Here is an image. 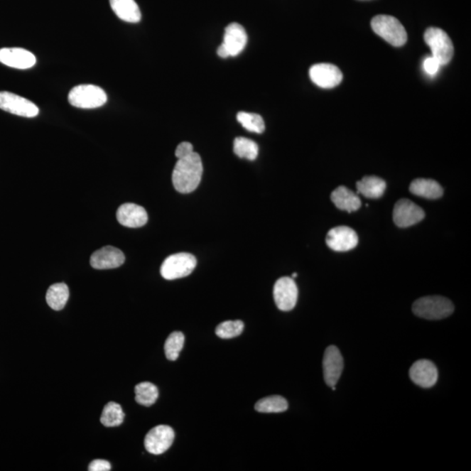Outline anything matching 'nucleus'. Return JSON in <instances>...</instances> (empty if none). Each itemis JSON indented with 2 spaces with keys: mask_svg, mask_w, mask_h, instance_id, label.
Returning a JSON list of instances; mask_svg holds the SVG:
<instances>
[{
  "mask_svg": "<svg viewBox=\"0 0 471 471\" xmlns=\"http://www.w3.org/2000/svg\"><path fill=\"white\" fill-rule=\"evenodd\" d=\"M0 109L15 116L33 118L40 113V109L33 102L10 92H0Z\"/></svg>",
  "mask_w": 471,
  "mask_h": 471,
  "instance_id": "8",
  "label": "nucleus"
},
{
  "mask_svg": "<svg viewBox=\"0 0 471 471\" xmlns=\"http://www.w3.org/2000/svg\"><path fill=\"white\" fill-rule=\"evenodd\" d=\"M424 40L431 48L432 55L441 66L450 63L454 55V45L450 38L443 30L430 28L424 33Z\"/></svg>",
  "mask_w": 471,
  "mask_h": 471,
  "instance_id": "5",
  "label": "nucleus"
},
{
  "mask_svg": "<svg viewBox=\"0 0 471 471\" xmlns=\"http://www.w3.org/2000/svg\"><path fill=\"white\" fill-rule=\"evenodd\" d=\"M244 323L241 320H227L217 325L216 335L222 339H232L242 334Z\"/></svg>",
  "mask_w": 471,
  "mask_h": 471,
  "instance_id": "30",
  "label": "nucleus"
},
{
  "mask_svg": "<svg viewBox=\"0 0 471 471\" xmlns=\"http://www.w3.org/2000/svg\"><path fill=\"white\" fill-rule=\"evenodd\" d=\"M371 26L377 36L394 47H401L407 42V32L396 18L389 15H378L371 21Z\"/></svg>",
  "mask_w": 471,
  "mask_h": 471,
  "instance_id": "3",
  "label": "nucleus"
},
{
  "mask_svg": "<svg viewBox=\"0 0 471 471\" xmlns=\"http://www.w3.org/2000/svg\"><path fill=\"white\" fill-rule=\"evenodd\" d=\"M111 470V465L108 461L101 460H94L92 462L89 467L90 471H109Z\"/></svg>",
  "mask_w": 471,
  "mask_h": 471,
  "instance_id": "33",
  "label": "nucleus"
},
{
  "mask_svg": "<svg viewBox=\"0 0 471 471\" xmlns=\"http://www.w3.org/2000/svg\"><path fill=\"white\" fill-rule=\"evenodd\" d=\"M298 287L293 278L283 277L275 283L274 301L278 308L281 311L288 312L295 308L298 301Z\"/></svg>",
  "mask_w": 471,
  "mask_h": 471,
  "instance_id": "10",
  "label": "nucleus"
},
{
  "mask_svg": "<svg viewBox=\"0 0 471 471\" xmlns=\"http://www.w3.org/2000/svg\"><path fill=\"white\" fill-rule=\"evenodd\" d=\"M288 408V403L284 397L271 396L263 398L255 405V409L259 413H282Z\"/></svg>",
  "mask_w": 471,
  "mask_h": 471,
  "instance_id": "25",
  "label": "nucleus"
},
{
  "mask_svg": "<svg viewBox=\"0 0 471 471\" xmlns=\"http://www.w3.org/2000/svg\"><path fill=\"white\" fill-rule=\"evenodd\" d=\"M413 312L423 319L443 320L454 312V305L449 298L442 296H427L419 298L413 304Z\"/></svg>",
  "mask_w": 471,
  "mask_h": 471,
  "instance_id": "2",
  "label": "nucleus"
},
{
  "mask_svg": "<svg viewBox=\"0 0 471 471\" xmlns=\"http://www.w3.org/2000/svg\"><path fill=\"white\" fill-rule=\"evenodd\" d=\"M108 97L101 87L84 84L76 86L68 94V102L75 108L83 109H97L105 104Z\"/></svg>",
  "mask_w": 471,
  "mask_h": 471,
  "instance_id": "4",
  "label": "nucleus"
},
{
  "mask_svg": "<svg viewBox=\"0 0 471 471\" xmlns=\"http://www.w3.org/2000/svg\"><path fill=\"white\" fill-rule=\"evenodd\" d=\"M185 335L181 332H172L168 337L166 345H164V351H166L168 359L172 362L178 359L180 352L182 351L183 345H185Z\"/></svg>",
  "mask_w": 471,
  "mask_h": 471,
  "instance_id": "29",
  "label": "nucleus"
},
{
  "mask_svg": "<svg viewBox=\"0 0 471 471\" xmlns=\"http://www.w3.org/2000/svg\"><path fill=\"white\" fill-rule=\"evenodd\" d=\"M441 67V64L439 63V61L435 59L433 56L427 57V58L424 60L423 68L428 75H435L438 74L439 69Z\"/></svg>",
  "mask_w": 471,
  "mask_h": 471,
  "instance_id": "31",
  "label": "nucleus"
},
{
  "mask_svg": "<svg viewBox=\"0 0 471 471\" xmlns=\"http://www.w3.org/2000/svg\"><path fill=\"white\" fill-rule=\"evenodd\" d=\"M409 377L417 386L428 389L431 388L438 381V371L432 362L420 359L413 364L409 370Z\"/></svg>",
  "mask_w": 471,
  "mask_h": 471,
  "instance_id": "16",
  "label": "nucleus"
},
{
  "mask_svg": "<svg viewBox=\"0 0 471 471\" xmlns=\"http://www.w3.org/2000/svg\"><path fill=\"white\" fill-rule=\"evenodd\" d=\"M309 76L312 82L323 89H332L342 82V71L335 65L320 63L310 68Z\"/></svg>",
  "mask_w": 471,
  "mask_h": 471,
  "instance_id": "12",
  "label": "nucleus"
},
{
  "mask_svg": "<svg viewBox=\"0 0 471 471\" xmlns=\"http://www.w3.org/2000/svg\"><path fill=\"white\" fill-rule=\"evenodd\" d=\"M327 244L335 251H348L357 247L358 236L353 229L347 226H338L328 232Z\"/></svg>",
  "mask_w": 471,
  "mask_h": 471,
  "instance_id": "13",
  "label": "nucleus"
},
{
  "mask_svg": "<svg viewBox=\"0 0 471 471\" xmlns=\"http://www.w3.org/2000/svg\"><path fill=\"white\" fill-rule=\"evenodd\" d=\"M124 252L113 247L99 249L90 259L91 266L97 270L114 269L124 265Z\"/></svg>",
  "mask_w": 471,
  "mask_h": 471,
  "instance_id": "15",
  "label": "nucleus"
},
{
  "mask_svg": "<svg viewBox=\"0 0 471 471\" xmlns=\"http://www.w3.org/2000/svg\"><path fill=\"white\" fill-rule=\"evenodd\" d=\"M119 223L129 228H139L147 224L146 210L136 204H124L119 207L117 213Z\"/></svg>",
  "mask_w": 471,
  "mask_h": 471,
  "instance_id": "18",
  "label": "nucleus"
},
{
  "mask_svg": "<svg viewBox=\"0 0 471 471\" xmlns=\"http://www.w3.org/2000/svg\"><path fill=\"white\" fill-rule=\"evenodd\" d=\"M237 121L248 131L262 134L265 131L266 126L261 116L258 114L239 112L237 114Z\"/></svg>",
  "mask_w": 471,
  "mask_h": 471,
  "instance_id": "28",
  "label": "nucleus"
},
{
  "mask_svg": "<svg viewBox=\"0 0 471 471\" xmlns=\"http://www.w3.org/2000/svg\"><path fill=\"white\" fill-rule=\"evenodd\" d=\"M36 61V55L24 48L0 49V63L6 66L24 70L33 67Z\"/></svg>",
  "mask_w": 471,
  "mask_h": 471,
  "instance_id": "17",
  "label": "nucleus"
},
{
  "mask_svg": "<svg viewBox=\"0 0 471 471\" xmlns=\"http://www.w3.org/2000/svg\"><path fill=\"white\" fill-rule=\"evenodd\" d=\"M424 217L423 210L408 199H401L394 205L393 218L398 227L407 228L418 224Z\"/></svg>",
  "mask_w": 471,
  "mask_h": 471,
  "instance_id": "11",
  "label": "nucleus"
},
{
  "mask_svg": "<svg viewBox=\"0 0 471 471\" xmlns=\"http://www.w3.org/2000/svg\"><path fill=\"white\" fill-rule=\"evenodd\" d=\"M136 401L146 407L154 404L158 398L157 386L151 382H141L135 388Z\"/></svg>",
  "mask_w": 471,
  "mask_h": 471,
  "instance_id": "24",
  "label": "nucleus"
},
{
  "mask_svg": "<svg viewBox=\"0 0 471 471\" xmlns=\"http://www.w3.org/2000/svg\"><path fill=\"white\" fill-rule=\"evenodd\" d=\"M331 199L337 208L347 212H354L361 208L362 202L357 194L345 186H340L332 191Z\"/></svg>",
  "mask_w": 471,
  "mask_h": 471,
  "instance_id": "19",
  "label": "nucleus"
},
{
  "mask_svg": "<svg viewBox=\"0 0 471 471\" xmlns=\"http://www.w3.org/2000/svg\"><path fill=\"white\" fill-rule=\"evenodd\" d=\"M197 266V259L193 254L181 252L168 256L161 266V275L167 281L187 277Z\"/></svg>",
  "mask_w": 471,
  "mask_h": 471,
  "instance_id": "6",
  "label": "nucleus"
},
{
  "mask_svg": "<svg viewBox=\"0 0 471 471\" xmlns=\"http://www.w3.org/2000/svg\"><path fill=\"white\" fill-rule=\"evenodd\" d=\"M111 9L121 21L128 23H138L141 13L135 0H109Z\"/></svg>",
  "mask_w": 471,
  "mask_h": 471,
  "instance_id": "20",
  "label": "nucleus"
},
{
  "mask_svg": "<svg viewBox=\"0 0 471 471\" xmlns=\"http://www.w3.org/2000/svg\"><path fill=\"white\" fill-rule=\"evenodd\" d=\"M297 275H298L297 274H293V278H296V277H297Z\"/></svg>",
  "mask_w": 471,
  "mask_h": 471,
  "instance_id": "34",
  "label": "nucleus"
},
{
  "mask_svg": "<svg viewBox=\"0 0 471 471\" xmlns=\"http://www.w3.org/2000/svg\"><path fill=\"white\" fill-rule=\"evenodd\" d=\"M68 298V286L64 283H57L50 286L45 296L48 305L55 311H60L65 308Z\"/></svg>",
  "mask_w": 471,
  "mask_h": 471,
  "instance_id": "23",
  "label": "nucleus"
},
{
  "mask_svg": "<svg viewBox=\"0 0 471 471\" xmlns=\"http://www.w3.org/2000/svg\"><path fill=\"white\" fill-rule=\"evenodd\" d=\"M194 152L193 144L190 143H187V141H183V143L180 144L175 149V156L178 157V159L183 158L193 154Z\"/></svg>",
  "mask_w": 471,
  "mask_h": 471,
  "instance_id": "32",
  "label": "nucleus"
},
{
  "mask_svg": "<svg viewBox=\"0 0 471 471\" xmlns=\"http://www.w3.org/2000/svg\"><path fill=\"white\" fill-rule=\"evenodd\" d=\"M343 367V357L338 347H328L323 359L324 379L328 386H335L342 374Z\"/></svg>",
  "mask_w": 471,
  "mask_h": 471,
  "instance_id": "14",
  "label": "nucleus"
},
{
  "mask_svg": "<svg viewBox=\"0 0 471 471\" xmlns=\"http://www.w3.org/2000/svg\"><path fill=\"white\" fill-rule=\"evenodd\" d=\"M356 186H357L358 193L371 199L381 197L386 190L384 180L374 177V175L363 178Z\"/></svg>",
  "mask_w": 471,
  "mask_h": 471,
  "instance_id": "22",
  "label": "nucleus"
},
{
  "mask_svg": "<svg viewBox=\"0 0 471 471\" xmlns=\"http://www.w3.org/2000/svg\"><path fill=\"white\" fill-rule=\"evenodd\" d=\"M409 190L416 196L428 199H438L441 197L443 194L442 186L432 179L413 180L409 187Z\"/></svg>",
  "mask_w": 471,
  "mask_h": 471,
  "instance_id": "21",
  "label": "nucleus"
},
{
  "mask_svg": "<svg viewBox=\"0 0 471 471\" xmlns=\"http://www.w3.org/2000/svg\"><path fill=\"white\" fill-rule=\"evenodd\" d=\"M202 163L200 156L196 152L178 159L172 173V183L180 193H193L201 182Z\"/></svg>",
  "mask_w": 471,
  "mask_h": 471,
  "instance_id": "1",
  "label": "nucleus"
},
{
  "mask_svg": "<svg viewBox=\"0 0 471 471\" xmlns=\"http://www.w3.org/2000/svg\"><path fill=\"white\" fill-rule=\"evenodd\" d=\"M248 40L246 30L239 23H232L226 26L224 42L217 48V55L221 58L235 57L242 53Z\"/></svg>",
  "mask_w": 471,
  "mask_h": 471,
  "instance_id": "7",
  "label": "nucleus"
},
{
  "mask_svg": "<svg viewBox=\"0 0 471 471\" xmlns=\"http://www.w3.org/2000/svg\"><path fill=\"white\" fill-rule=\"evenodd\" d=\"M175 432L168 425H158L149 431L144 439L145 449L153 455H161L166 452L173 443Z\"/></svg>",
  "mask_w": 471,
  "mask_h": 471,
  "instance_id": "9",
  "label": "nucleus"
},
{
  "mask_svg": "<svg viewBox=\"0 0 471 471\" xmlns=\"http://www.w3.org/2000/svg\"><path fill=\"white\" fill-rule=\"evenodd\" d=\"M124 412L121 406L111 401L103 408L101 423L105 427H117L124 423Z\"/></svg>",
  "mask_w": 471,
  "mask_h": 471,
  "instance_id": "26",
  "label": "nucleus"
},
{
  "mask_svg": "<svg viewBox=\"0 0 471 471\" xmlns=\"http://www.w3.org/2000/svg\"><path fill=\"white\" fill-rule=\"evenodd\" d=\"M235 154L250 161H254L259 156V146L254 141L246 137H237L233 145Z\"/></svg>",
  "mask_w": 471,
  "mask_h": 471,
  "instance_id": "27",
  "label": "nucleus"
}]
</instances>
